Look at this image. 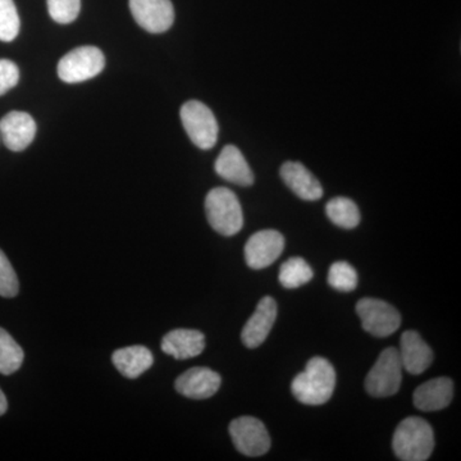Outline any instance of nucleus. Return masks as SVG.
<instances>
[{"label":"nucleus","mask_w":461,"mask_h":461,"mask_svg":"<svg viewBox=\"0 0 461 461\" xmlns=\"http://www.w3.org/2000/svg\"><path fill=\"white\" fill-rule=\"evenodd\" d=\"M336 387V372L332 364L321 357H315L306 364L291 384L297 402L305 405H323L329 402Z\"/></svg>","instance_id":"obj_1"},{"label":"nucleus","mask_w":461,"mask_h":461,"mask_svg":"<svg viewBox=\"0 0 461 461\" xmlns=\"http://www.w3.org/2000/svg\"><path fill=\"white\" fill-rule=\"evenodd\" d=\"M393 448L400 460H429L435 448L432 427L421 418H406L393 433Z\"/></svg>","instance_id":"obj_2"},{"label":"nucleus","mask_w":461,"mask_h":461,"mask_svg":"<svg viewBox=\"0 0 461 461\" xmlns=\"http://www.w3.org/2000/svg\"><path fill=\"white\" fill-rule=\"evenodd\" d=\"M205 213L215 232L233 236L244 226V214L238 195L227 187H214L205 198Z\"/></svg>","instance_id":"obj_3"},{"label":"nucleus","mask_w":461,"mask_h":461,"mask_svg":"<svg viewBox=\"0 0 461 461\" xmlns=\"http://www.w3.org/2000/svg\"><path fill=\"white\" fill-rule=\"evenodd\" d=\"M180 117L185 131L196 147L202 150H209L215 147L220 126L213 112L206 107L204 103L198 100L185 103L180 111Z\"/></svg>","instance_id":"obj_4"},{"label":"nucleus","mask_w":461,"mask_h":461,"mask_svg":"<svg viewBox=\"0 0 461 461\" xmlns=\"http://www.w3.org/2000/svg\"><path fill=\"white\" fill-rule=\"evenodd\" d=\"M399 350L388 348L379 355L366 378V390L373 397H388L399 393L402 381Z\"/></svg>","instance_id":"obj_5"},{"label":"nucleus","mask_w":461,"mask_h":461,"mask_svg":"<svg viewBox=\"0 0 461 461\" xmlns=\"http://www.w3.org/2000/svg\"><path fill=\"white\" fill-rule=\"evenodd\" d=\"M105 57L96 47L76 48L59 60L58 76L66 84H78L95 77L104 69Z\"/></svg>","instance_id":"obj_6"},{"label":"nucleus","mask_w":461,"mask_h":461,"mask_svg":"<svg viewBox=\"0 0 461 461\" xmlns=\"http://www.w3.org/2000/svg\"><path fill=\"white\" fill-rule=\"evenodd\" d=\"M357 313L363 329L375 338H387L399 330L402 315L384 300L366 297L357 302Z\"/></svg>","instance_id":"obj_7"},{"label":"nucleus","mask_w":461,"mask_h":461,"mask_svg":"<svg viewBox=\"0 0 461 461\" xmlns=\"http://www.w3.org/2000/svg\"><path fill=\"white\" fill-rule=\"evenodd\" d=\"M229 430L233 445L245 456H262L271 448L268 430L257 418L240 417L230 421Z\"/></svg>","instance_id":"obj_8"},{"label":"nucleus","mask_w":461,"mask_h":461,"mask_svg":"<svg viewBox=\"0 0 461 461\" xmlns=\"http://www.w3.org/2000/svg\"><path fill=\"white\" fill-rule=\"evenodd\" d=\"M130 11L136 23L150 33L168 32L175 23L171 0H130Z\"/></svg>","instance_id":"obj_9"},{"label":"nucleus","mask_w":461,"mask_h":461,"mask_svg":"<svg viewBox=\"0 0 461 461\" xmlns=\"http://www.w3.org/2000/svg\"><path fill=\"white\" fill-rule=\"evenodd\" d=\"M285 238L276 230H258L245 245V260L251 269L267 268L281 257Z\"/></svg>","instance_id":"obj_10"},{"label":"nucleus","mask_w":461,"mask_h":461,"mask_svg":"<svg viewBox=\"0 0 461 461\" xmlns=\"http://www.w3.org/2000/svg\"><path fill=\"white\" fill-rule=\"evenodd\" d=\"M36 135V122L25 112H9L0 120V140L12 151L30 147Z\"/></svg>","instance_id":"obj_11"},{"label":"nucleus","mask_w":461,"mask_h":461,"mask_svg":"<svg viewBox=\"0 0 461 461\" xmlns=\"http://www.w3.org/2000/svg\"><path fill=\"white\" fill-rule=\"evenodd\" d=\"M222 379L217 372L205 366H196L182 373L176 379L175 387L180 395L193 400H205L220 390Z\"/></svg>","instance_id":"obj_12"},{"label":"nucleus","mask_w":461,"mask_h":461,"mask_svg":"<svg viewBox=\"0 0 461 461\" xmlns=\"http://www.w3.org/2000/svg\"><path fill=\"white\" fill-rule=\"evenodd\" d=\"M277 318V304L271 296L263 297L241 332L242 344L256 348L268 338Z\"/></svg>","instance_id":"obj_13"},{"label":"nucleus","mask_w":461,"mask_h":461,"mask_svg":"<svg viewBox=\"0 0 461 461\" xmlns=\"http://www.w3.org/2000/svg\"><path fill=\"white\" fill-rule=\"evenodd\" d=\"M399 355L402 368L411 375H421L433 363L432 348L415 330H406L402 333Z\"/></svg>","instance_id":"obj_14"},{"label":"nucleus","mask_w":461,"mask_h":461,"mask_svg":"<svg viewBox=\"0 0 461 461\" xmlns=\"http://www.w3.org/2000/svg\"><path fill=\"white\" fill-rule=\"evenodd\" d=\"M215 172L223 180L239 186L249 187L254 184V173L244 154L235 145H226L215 160Z\"/></svg>","instance_id":"obj_15"},{"label":"nucleus","mask_w":461,"mask_h":461,"mask_svg":"<svg viewBox=\"0 0 461 461\" xmlns=\"http://www.w3.org/2000/svg\"><path fill=\"white\" fill-rule=\"evenodd\" d=\"M280 173L282 180L287 185L288 189L300 199L305 200V202H317L323 196V187H321V182L302 163L293 162V160L284 163Z\"/></svg>","instance_id":"obj_16"},{"label":"nucleus","mask_w":461,"mask_h":461,"mask_svg":"<svg viewBox=\"0 0 461 461\" xmlns=\"http://www.w3.org/2000/svg\"><path fill=\"white\" fill-rule=\"evenodd\" d=\"M453 397V381L439 377L420 384L412 395V402L420 411H437L447 408Z\"/></svg>","instance_id":"obj_17"},{"label":"nucleus","mask_w":461,"mask_h":461,"mask_svg":"<svg viewBox=\"0 0 461 461\" xmlns=\"http://www.w3.org/2000/svg\"><path fill=\"white\" fill-rule=\"evenodd\" d=\"M205 348V336L196 330H173L162 339V350L177 360L198 357Z\"/></svg>","instance_id":"obj_18"},{"label":"nucleus","mask_w":461,"mask_h":461,"mask_svg":"<svg viewBox=\"0 0 461 461\" xmlns=\"http://www.w3.org/2000/svg\"><path fill=\"white\" fill-rule=\"evenodd\" d=\"M112 362L121 375L126 378L140 377L154 363L153 354L142 345L120 348L112 355Z\"/></svg>","instance_id":"obj_19"},{"label":"nucleus","mask_w":461,"mask_h":461,"mask_svg":"<svg viewBox=\"0 0 461 461\" xmlns=\"http://www.w3.org/2000/svg\"><path fill=\"white\" fill-rule=\"evenodd\" d=\"M327 217L330 222L345 230H353L360 223V211L353 200L348 198L330 199L326 205Z\"/></svg>","instance_id":"obj_20"},{"label":"nucleus","mask_w":461,"mask_h":461,"mask_svg":"<svg viewBox=\"0 0 461 461\" xmlns=\"http://www.w3.org/2000/svg\"><path fill=\"white\" fill-rule=\"evenodd\" d=\"M314 272L312 267L303 258H290L282 264L280 269V280L282 286L287 290L302 287L313 278Z\"/></svg>","instance_id":"obj_21"},{"label":"nucleus","mask_w":461,"mask_h":461,"mask_svg":"<svg viewBox=\"0 0 461 461\" xmlns=\"http://www.w3.org/2000/svg\"><path fill=\"white\" fill-rule=\"evenodd\" d=\"M25 354L7 330L0 329V375L16 373L23 366Z\"/></svg>","instance_id":"obj_22"},{"label":"nucleus","mask_w":461,"mask_h":461,"mask_svg":"<svg viewBox=\"0 0 461 461\" xmlns=\"http://www.w3.org/2000/svg\"><path fill=\"white\" fill-rule=\"evenodd\" d=\"M20 16L14 0H0V41H14L20 33Z\"/></svg>","instance_id":"obj_23"},{"label":"nucleus","mask_w":461,"mask_h":461,"mask_svg":"<svg viewBox=\"0 0 461 461\" xmlns=\"http://www.w3.org/2000/svg\"><path fill=\"white\" fill-rule=\"evenodd\" d=\"M329 284L341 293H351L357 286V273L348 262H336L330 266Z\"/></svg>","instance_id":"obj_24"},{"label":"nucleus","mask_w":461,"mask_h":461,"mask_svg":"<svg viewBox=\"0 0 461 461\" xmlns=\"http://www.w3.org/2000/svg\"><path fill=\"white\" fill-rule=\"evenodd\" d=\"M50 17L60 25L74 23L81 11V0H47Z\"/></svg>","instance_id":"obj_25"},{"label":"nucleus","mask_w":461,"mask_h":461,"mask_svg":"<svg viewBox=\"0 0 461 461\" xmlns=\"http://www.w3.org/2000/svg\"><path fill=\"white\" fill-rule=\"evenodd\" d=\"M20 291V282L7 256L0 250V296L14 297Z\"/></svg>","instance_id":"obj_26"},{"label":"nucleus","mask_w":461,"mask_h":461,"mask_svg":"<svg viewBox=\"0 0 461 461\" xmlns=\"http://www.w3.org/2000/svg\"><path fill=\"white\" fill-rule=\"evenodd\" d=\"M20 81V68L9 59H0V96L14 89Z\"/></svg>","instance_id":"obj_27"},{"label":"nucleus","mask_w":461,"mask_h":461,"mask_svg":"<svg viewBox=\"0 0 461 461\" xmlns=\"http://www.w3.org/2000/svg\"><path fill=\"white\" fill-rule=\"evenodd\" d=\"M8 409V402L7 399H5V393H3V391L0 390V417L2 415L5 414V411H7Z\"/></svg>","instance_id":"obj_28"},{"label":"nucleus","mask_w":461,"mask_h":461,"mask_svg":"<svg viewBox=\"0 0 461 461\" xmlns=\"http://www.w3.org/2000/svg\"><path fill=\"white\" fill-rule=\"evenodd\" d=\"M0 142H2V140H0Z\"/></svg>","instance_id":"obj_29"}]
</instances>
